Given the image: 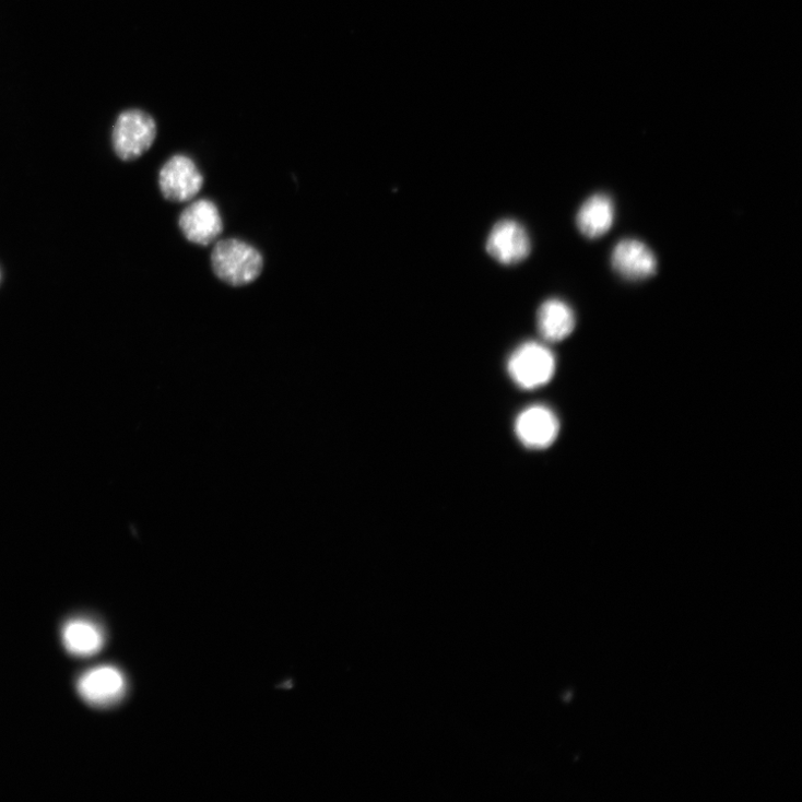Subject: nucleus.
<instances>
[{"mask_svg": "<svg viewBox=\"0 0 802 802\" xmlns=\"http://www.w3.org/2000/svg\"><path fill=\"white\" fill-rule=\"evenodd\" d=\"M555 367L553 353L534 341L523 343L510 355L507 364L512 381L527 390L549 384L555 374Z\"/></svg>", "mask_w": 802, "mask_h": 802, "instance_id": "nucleus-3", "label": "nucleus"}, {"mask_svg": "<svg viewBox=\"0 0 802 802\" xmlns=\"http://www.w3.org/2000/svg\"><path fill=\"white\" fill-rule=\"evenodd\" d=\"M179 227L189 243L209 247L220 238L224 225L217 205L209 199H200L181 212Z\"/></svg>", "mask_w": 802, "mask_h": 802, "instance_id": "nucleus-6", "label": "nucleus"}, {"mask_svg": "<svg viewBox=\"0 0 802 802\" xmlns=\"http://www.w3.org/2000/svg\"><path fill=\"white\" fill-rule=\"evenodd\" d=\"M204 177L198 164L188 155L176 154L161 167L158 187L163 198L169 202L192 201L202 190Z\"/></svg>", "mask_w": 802, "mask_h": 802, "instance_id": "nucleus-4", "label": "nucleus"}, {"mask_svg": "<svg viewBox=\"0 0 802 802\" xmlns=\"http://www.w3.org/2000/svg\"><path fill=\"white\" fill-rule=\"evenodd\" d=\"M127 680L121 670L101 665L86 671L78 681V692L89 705L105 708L118 704L126 695Z\"/></svg>", "mask_w": 802, "mask_h": 802, "instance_id": "nucleus-5", "label": "nucleus"}, {"mask_svg": "<svg viewBox=\"0 0 802 802\" xmlns=\"http://www.w3.org/2000/svg\"><path fill=\"white\" fill-rule=\"evenodd\" d=\"M486 250L497 262L506 266L526 260L531 252V241L526 228L517 221L498 222L491 232Z\"/></svg>", "mask_w": 802, "mask_h": 802, "instance_id": "nucleus-7", "label": "nucleus"}, {"mask_svg": "<svg viewBox=\"0 0 802 802\" xmlns=\"http://www.w3.org/2000/svg\"><path fill=\"white\" fill-rule=\"evenodd\" d=\"M515 432L520 441L533 449L550 447L559 433V422L547 408L536 405L522 412L515 423Z\"/></svg>", "mask_w": 802, "mask_h": 802, "instance_id": "nucleus-8", "label": "nucleus"}, {"mask_svg": "<svg viewBox=\"0 0 802 802\" xmlns=\"http://www.w3.org/2000/svg\"><path fill=\"white\" fill-rule=\"evenodd\" d=\"M614 205L605 194H595L581 207L577 223L582 235L597 239L610 232L614 223Z\"/></svg>", "mask_w": 802, "mask_h": 802, "instance_id": "nucleus-11", "label": "nucleus"}, {"mask_svg": "<svg viewBox=\"0 0 802 802\" xmlns=\"http://www.w3.org/2000/svg\"><path fill=\"white\" fill-rule=\"evenodd\" d=\"M157 137V127L150 114L141 109L126 110L113 130V146L123 161H134L146 153Z\"/></svg>", "mask_w": 802, "mask_h": 802, "instance_id": "nucleus-2", "label": "nucleus"}, {"mask_svg": "<svg viewBox=\"0 0 802 802\" xmlns=\"http://www.w3.org/2000/svg\"><path fill=\"white\" fill-rule=\"evenodd\" d=\"M612 267L623 278L642 280L653 275L658 268L654 253L644 243L626 239L616 245Z\"/></svg>", "mask_w": 802, "mask_h": 802, "instance_id": "nucleus-9", "label": "nucleus"}, {"mask_svg": "<svg viewBox=\"0 0 802 802\" xmlns=\"http://www.w3.org/2000/svg\"><path fill=\"white\" fill-rule=\"evenodd\" d=\"M62 637L68 652L78 658L93 657L105 645L102 627L84 617L69 621L63 627Z\"/></svg>", "mask_w": 802, "mask_h": 802, "instance_id": "nucleus-10", "label": "nucleus"}, {"mask_svg": "<svg viewBox=\"0 0 802 802\" xmlns=\"http://www.w3.org/2000/svg\"><path fill=\"white\" fill-rule=\"evenodd\" d=\"M576 322L571 308L558 299L545 302L538 311L539 331L551 342L566 339L575 330Z\"/></svg>", "mask_w": 802, "mask_h": 802, "instance_id": "nucleus-12", "label": "nucleus"}, {"mask_svg": "<svg viewBox=\"0 0 802 802\" xmlns=\"http://www.w3.org/2000/svg\"><path fill=\"white\" fill-rule=\"evenodd\" d=\"M211 267L223 283L245 286L260 278L264 269V259L249 243L232 238L215 243L211 252Z\"/></svg>", "mask_w": 802, "mask_h": 802, "instance_id": "nucleus-1", "label": "nucleus"}]
</instances>
